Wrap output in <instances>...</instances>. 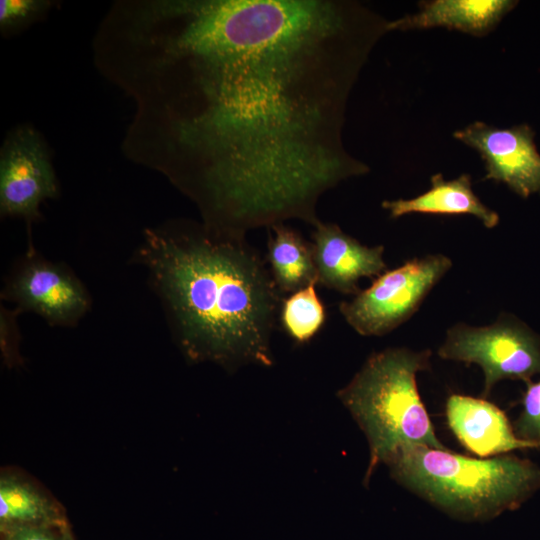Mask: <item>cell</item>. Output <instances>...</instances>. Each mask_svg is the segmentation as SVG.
<instances>
[{
  "label": "cell",
  "instance_id": "obj_1",
  "mask_svg": "<svg viewBox=\"0 0 540 540\" xmlns=\"http://www.w3.org/2000/svg\"><path fill=\"white\" fill-rule=\"evenodd\" d=\"M99 70L134 101L123 149L245 240L315 227L321 197L368 166L343 142L351 89L388 20L346 0H141L112 6Z\"/></svg>",
  "mask_w": 540,
  "mask_h": 540
},
{
  "label": "cell",
  "instance_id": "obj_2",
  "mask_svg": "<svg viewBox=\"0 0 540 540\" xmlns=\"http://www.w3.org/2000/svg\"><path fill=\"white\" fill-rule=\"evenodd\" d=\"M140 258L190 360L228 370L274 364L271 338L282 293L246 239L216 237L203 225L148 230Z\"/></svg>",
  "mask_w": 540,
  "mask_h": 540
},
{
  "label": "cell",
  "instance_id": "obj_3",
  "mask_svg": "<svg viewBox=\"0 0 540 540\" xmlns=\"http://www.w3.org/2000/svg\"><path fill=\"white\" fill-rule=\"evenodd\" d=\"M385 465L398 484L466 521L517 509L540 489V467L509 454L472 458L414 445L398 449Z\"/></svg>",
  "mask_w": 540,
  "mask_h": 540
},
{
  "label": "cell",
  "instance_id": "obj_4",
  "mask_svg": "<svg viewBox=\"0 0 540 540\" xmlns=\"http://www.w3.org/2000/svg\"><path fill=\"white\" fill-rule=\"evenodd\" d=\"M431 355L429 349L374 352L337 392L368 441L370 459L364 486L377 466L400 448L415 445L450 450L436 436L417 387V373L430 369Z\"/></svg>",
  "mask_w": 540,
  "mask_h": 540
},
{
  "label": "cell",
  "instance_id": "obj_5",
  "mask_svg": "<svg viewBox=\"0 0 540 540\" xmlns=\"http://www.w3.org/2000/svg\"><path fill=\"white\" fill-rule=\"evenodd\" d=\"M451 266L443 254L408 260L376 277L351 301L341 302L339 311L359 335H386L412 317Z\"/></svg>",
  "mask_w": 540,
  "mask_h": 540
},
{
  "label": "cell",
  "instance_id": "obj_6",
  "mask_svg": "<svg viewBox=\"0 0 540 540\" xmlns=\"http://www.w3.org/2000/svg\"><path fill=\"white\" fill-rule=\"evenodd\" d=\"M438 355L479 365L484 373V397L500 380H522L527 384L540 374V336L511 316H500L495 323L483 327L453 325Z\"/></svg>",
  "mask_w": 540,
  "mask_h": 540
},
{
  "label": "cell",
  "instance_id": "obj_7",
  "mask_svg": "<svg viewBox=\"0 0 540 540\" xmlns=\"http://www.w3.org/2000/svg\"><path fill=\"white\" fill-rule=\"evenodd\" d=\"M58 194L55 172L39 133L28 125L12 130L0 153V211L36 219L40 204Z\"/></svg>",
  "mask_w": 540,
  "mask_h": 540
},
{
  "label": "cell",
  "instance_id": "obj_8",
  "mask_svg": "<svg viewBox=\"0 0 540 540\" xmlns=\"http://www.w3.org/2000/svg\"><path fill=\"white\" fill-rule=\"evenodd\" d=\"M453 136L480 153L486 171L483 180L504 183L522 198L540 195V153L529 125L498 128L475 121Z\"/></svg>",
  "mask_w": 540,
  "mask_h": 540
},
{
  "label": "cell",
  "instance_id": "obj_9",
  "mask_svg": "<svg viewBox=\"0 0 540 540\" xmlns=\"http://www.w3.org/2000/svg\"><path fill=\"white\" fill-rule=\"evenodd\" d=\"M21 310L33 311L53 325H73L88 310L81 282L60 265L31 258L8 283L4 294Z\"/></svg>",
  "mask_w": 540,
  "mask_h": 540
},
{
  "label": "cell",
  "instance_id": "obj_10",
  "mask_svg": "<svg viewBox=\"0 0 540 540\" xmlns=\"http://www.w3.org/2000/svg\"><path fill=\"white\" fill-rule=\"evenodd\" d=\"M312 240L318 284L323 287L357 295L361 278L378 277L387 271L383 245H363L335 223L320 221Z\"/></svg>",
  "mask_w": 540,
  "mask_h": 540
},
{
  "label": "cell",
  "instance_id": "obj_11",
  "mask_svg": "<svg viewBox=\"0 0 540 540\" xmlns=\"http://www.w3.org/2000/svg\"><path fill=\"white\" fill-rule=\"evenodd\" d=\"M446 419L460 444L480 458L540 448L518 438L505 412L486 399L452 394L446 401Z\"/></svg>",
  "mask_w": 540,
  "mask_h": 540
},
{
  "label": "cell",
  "instance_id": "obj_12",
  "mask_svg": "<svg viewBox=\"0 0 540 540\" xmlns=\"http://www.w3.org/2000/svg\"><path fill=\"white\" fill-rule=\"evenodd\" d=\"M518 1L432 0L419 4V11L389 22V31L444 27L482 37L493 31Z\"/></svg>",
  "mask_w": 540,
  "mask_h": 540
},
{
  "label": "cell",
  "instance_id": "obj_13",
  "mask_svg": "<svg viewBox=\"0 0 540 540\" xmlns=\"http://www.w3.org/2000/svg\"><path fill=\"white\" fill-rule=\"evenodd\" d=\"M382 208L393 219L412 213L435 215H473L483 225L492 229L499 223V215L486 206L473 192L471 178L461 174L458 178L445 180L441 173L431 177V187L412 199L386 200Z\"/></svg>",
  "mask_w": 540,
  "mask_h": 540
},
{
  "label": "cell",
  "instance_id": "obj_14",
  "mask_svg": "<svg viewBox=\"0 0 540 540\" xmlns=\"http://www.w3.org/2000/svg\"><path fill=\"white\" fill-rule=\"evenodd\" d=\"M267 261L282 294L318 284L312 243L285 223L268 228Z\"/></svg>",
  "mask_w": 540,
  "mask_h": 540
},
{
  "label": "cell",
  "instance_id": "obj_15",
  "mask_svg": "<svg viewBox=\"0 0 540 540\" xmlns=\"http://www.w3.org/2000/svg\"><path fill=\"white\" fill-rule=\"evenodd\" d=\"M66 525L59 509L27 481L3 476L0 480V531L34 526Z\"/></svg>",
  "mask_w": 540,
  "mask_h": 540
},
{
  "label": "cell",
  "instance_id": "obj_16",
  "mask_svg": "<svg viewBox=\"0 0 540 540\" xmlns=\"http://www.w3.org/2000/svg\"><path fill=\"white\" fill-rule=\"evenodd\" d=\"M280 320L294 341L305 343L311 340L326 321V310L316 292V284L308 285L283 299Z\"/></svg>",
  "mask_w": 540,
  "mask_h": 540
},
{
  "label": "cell",
  "instance_id": "obj_17",
  "mask_svg": "<svg viewBox=\"0 0 540 540\" xmlns=\"http://www.w3.org/2000/svg\"><path fill=\"white\" fill-rule=\"evenodd\" d=\"M51 6L45 0H1L0 28L8 33L27 26Z\"/></svg>",
  "mask_w": 540,
  "mask_h": 540
},
{
  "label": "cell",
  "instance_id": "obj_18",
  "mask_svg": "<svg viewBox=\"0 0 540 540\" xmlns=\"http://www.w3.org/2000/svg\"><path fill=\"white\" fill-rule=\"evenodd\" d=\"M526 385L522 412L512 426L518 438L540 447V381H530Z\"/></svg>",
  "mask_w": 540,
  "mask_h": 540
},
{
  "label": "cell",
  "instance_id": "obj_19",
  "mask_svg": "<svg viewBox=\"0 0 540 540\" xmlns=\"http://www.w3.org/2000/svg\"><path fill=\"white\" fill-rule=\"evenodd\" d=\"M67 525V524H66ZM63 527L34 526L2 534L3 540H65Z\"/></svg>",
  "mask_w": 540,
  "mask_h": 540
},
{
  "label": "cell",
  "instance_id": "obj_20",
  "mask_svg": "<svg viewBox=\"0 0 540 540\" xmlns=\"http://www.w3.org/2000/svg\"><path fill=\"white\" fill-rule=\"evenodd\" d=\"M15 314L7 311L5 308L1 309L0 315V332H1V344L5 352V356L10 358L14 347V342L17 337V325L15 321Z\"/></svg>",
  "mask_w": 540,
  "mask_h": 540
},
{
  "label": "cell",
  "instance_id": "obj_21",
  "mask_svg": "<svg viewBox=\"0 0 540 540\" xmlns=\"http://www.w3.org/2000/svg\"><path fill=\"white\" fill-rule=\"evenodd\" d=\"M64 534H65V540H74L68 528V525H66L64 528Z\"/></svg>",
  "mask_w": 540,
  "mask_h": 540
}]
</instances>
